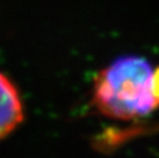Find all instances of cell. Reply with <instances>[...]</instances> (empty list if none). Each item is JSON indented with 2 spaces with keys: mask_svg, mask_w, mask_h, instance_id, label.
I'll use <instances>...</instances> for the list:
<instances>
[{
  "mask_svg": "<svg viewBox=\"0 0 159 158\" xmlns=\"http://www.w3.org/2000/svg\"><path fill=\"white\" fill-rule=\"evenodd\" d=\"M24 119V105L15 83L0 71V139Z\"/></svg>",
  "mask_w": 159,
  "mask_h": 158,
  "instance_id": "cell-2",
  "label": "cell"
},
{
  "mask_svg": "<svg viewBox=\"0 0 159 158\" xmlns=\"http://www.w3.org/2000/svg\"><path fill=\"white\" fill-rule=\"evenodd\" d=\"M92 102L106 117L132 121L159 107V65L123 56L102 68L93 81Z\"/></svg>",
  "mask_w": 159,
  "mask_h": 158,
  "instance_id": "cell-1",
  "label": "cell"
}]
</instances>
